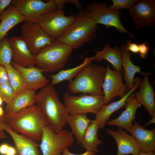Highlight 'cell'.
Returning a JSON list of instances; mask_svg holds the SVG:
<instances>
[{"label": "cell", "mask_w": 155, "mask_h": 155, "mask_svg": "<svg viewBox=\"0 0 155 155\" xmlns=\"http://www.w3.org/2000/svg\"><path fill=\"white\" fill-rule=\"evenodd\" d=\"M5 117V123L11 129L36 142L40 141L44 129L48 125L35 104Z\"/></svg>", "instance_id": "cell-1"}, {"label": "cell", "mask_w": 155, "mask_h": 155, "mask_svg": "<svg viewBox=\"0 0 155 155\" xmlns=\"http://www.w3.org/2000/svg\"><path fill=\"white\" fill-rule=\"evenodd\" d=\"M49 84L36 94V103L49 125L56 132L63 129L69 115L53 86Z\"/></svg>", "instance_id": "cell-2"}, {"label": "cell", "mask_w": 155, "mask_h": 155, "mask_svg": "<svg viewBox=\"0 0 155 155\" xmlns=\"http://www.w3.org/2000/svg\"><path fill=\"white\" fill-rule=\"evenodd\" d=\"M75 22L56 40L71 46L73 49L81 47L96 37L97 24L90 18L85 8L79 9Z\"/></svg>", "instance_id": "cell-3"}, {"label": "cell", "mask_w": 155, "mask_h": 155, "mask_svg": "<svg viewBox=\"0 0 155 155\" xmlns=\"http://www.w3.org/2000/svg\"><path fill=\"white\" fill-rule=\"evenodd\" d=\"M106 71V67L92 63L69 82L68 92L73 94L103 95L102 86Z\"/></svg>", "instance_id": "cell-4"}, {"label": "cell", "mask_w": 155, "mask_h": 155, "mask_svg": "<svg viewBox=\"0 0 155 155\" xmlns=\"http://www.w3.org/2000/svg\"><path fill=\"white\" fill-rule=\"evenodd\" d=\"M73 50L71 46L56 40L36 55V65L45 72L58 71L64 67Z\"/></svg>", "instance_id": "cell-5"}, {"label": "cell", "mask_w": 155, "mask_h": 155, "mask_svg": "<svg viewBox=\"0 0 155 155\" xmlns=\"http://www.w3.org/2000/svg\"><path fill=\"white\" fill-rule=\"evenodd\" d=\"M75 140L67 129L56 132L48 125L44 128L39 145L42 155H61L66 148L71 146Z\"/></svg>", "instance_id": "cell-6"}, {"label": "cell", "mask_w": 155, "mask_h": 155, "mask_svg": "<svg viewBox=\"0 0 155 155\" xmlns=\"http://www.w3.org/2000/svg\"><path fill=\"white\" fill-rule=\"evenodd\" d=\"M63 104L69 115L88 113L95 115L104 105L103 95L83 94L76 96L67 92L63 95Z\"/></svg>", "instance_id": "cell-7"}, {"label": "cell", "mask_w": 155, "mask_h": 155, "mask_svg": "<svg viewBox=\"0 0 155 155\" xmlns=\"http://www.w3.org/2000/svg\"><path fill=\"white\" fill-rule=\"evenodd\" d=\"M85 9L90 18L96 24H102L107 27H114L119 32L127 34L133 37V35L123 25L119 10L111 9L106 3L96 1L89 4Z\"/></svg>", "instance_id": "cell-8"}, {"label": "cell", "mask_w": 155, "mask_h": 155, "mask_svg": "<svg viewBox=\"0 0 155 155\" xmlns=\"http://www.w3.org/2000/svg\"><path fill=\"white\" fill-rule=\"evenodd\" d=\"M75 20V16H67L63 9L58 8L41 16L37 22L48 35L57 40Z\"/></svg>", "instance_id": "cell-9"}, {"label": "cell", "mask_w": 155, "mask_h": 155, "mask_svg": "<svg viewBox=\"0 0 155 155\" xmlns=\"http://www.w3.org/2000/svg\"><path fill=\"white\" fill-rule=\"evenodd\" d=\"M21 32L22 37L34 55L56 40L48 35L37 22H25L22 26Z\"/></svg>", "instance_id": "cell-10"}, {"label": "cell", "mask_w": 155, "mask_h": 155, "mask_svg": "<svg viewBox=\"0 0 155 155\" xmlns=\"http://www.w3.org/2000/svg\"><path fill=\"white\" fill-rule=\"evenodd\" d=\"M11 4L26 22H37L41 16L57 9L54 0H13Z\"/></svg>", "instance_id": "cell-11"}, {"label": "cell", "mask_w": 155, "mask_h": 155, "mask_svg": "<svg viewBox=\"0 0 155 155\" xmlns=\"http://www.w3.org/2000/svg\"><path fill=\"white\" fill-rule=\"evenodd\" d=\"M136 30L155 24V1L137 0L129 9Z\"/></svg>", "instance_id": "cell-12"}, {"label": "cell", "mask_w": 155, "mask_h": 155, "mask_svg": "<svg viewBox=\"0 0 155 155\" xmlns=\"http://www.w3.org/2000/svg\"><path fill=\"white\" fill-rule=\"evenodd\" d=\"M127 89L122 81L121 71L115 69H111L107 65L102 86L104 104H108L115 97H122L127 93Z\"/></svg>", "instance_id": "cell-13"}, {"label": "cell", "mask_w": 155, "mask_h": 155, "mask_svg": "<svg viewBox=\"0 0 155 155\" xmlns=\"http://www.w3.org/2000/svg\"><path fill=\"white\" fill-rule=\"evenodd\" d=\"M11 64L20 73L26 84L27 90L36 91L45 87L51 83V80L45 77L43 74L44 70L34 66L25 67L14 62Z\"/></svg>", "instance_id": "cell-14"}, {"label": "cell", "mask_w": 155, "mask_h": 155, "mask_svg": "<svg viewBox=\"0 0 155 155\" xmlns=\"http://www.w3.org/2000/svg\"><path fill=\"white\" fill-rule=\"evenodd\" d=\"M9 40L13 62L25 67L36 65V55L31 53L21 36H13Z\"/></svg>", "instance_id": "cell-15"}, {"label": "cell", "mask_w": 155, "mask_h": 155, "mask_svg": "<svg viewBox=\"0 0 155 155\" xmlns=\"http://www.w3.org/2000/svg\"><path fill=\"white\" fill-rule=\"evenodd\" d=\"M3 129L11 137L16 151V155H42L37 142L17 133L11 129L5 123Z\"/></svg>", "instance_id": "cell-16"}, {"label": "cell", "mask_w": 155, "mask_h": 155, "mask_svg": "<svg viewBox=\"0 0 155 155\" xmlns=\"http://www.w3.org/2000/svg\"><path fill=\"white\" fill-rule=\"evenodd\" d=\"M106 133L111 135L116 142L118 149L116 155H138L140 150L136 141L123 129L119 127L115 131L107 129Z\"/></svg>", "instance_id": "cell-17"}, {"label": "cell", "mask_w": 155, "mask_h": 155, "mask_svg": "<svg viewBox=\"0 0 155 155\" xmlns=\"http://www.w3.org/2000/svg\"><path fill=\"white\" fill-rule=\"evenodd\" d=\"M142 80L141 78L137 77L134 80L133 87L124 96L118 100L104 105L95 114V119L98 123L99 129H102L104 127L113 113L125 105L128 98L140 86Z\"/></svg>", "instance_id": "cell-18"}, {"label": "cell", "mask_w": 155, "mask_h": 155, "mask_svg": "<svg viewBox=\"0 0 155 155\" xmlns=\"http://www.w3.org/2000/svg\"><path fill=\"white\" fill-rule=\"evenodd\" d=\"M125 110L117 118L107 121V125H113L125 129L129 133L134 120L137 108L141 105L137 101L134 94H131L127 99Z\"/></svg>", "instance_id": "cell-19"}, {"label": "cell", "mask_w": 155, "mask_h": 155, "mask_svg": "<svg viewBox=\"0 0 155 155\" xmlns=\"http://www.w3.org/2000/svg\"><path fill=\"white\" fill-rule=\"evenodd\" d=\"M129 133L135 140L140 151L144 152L155 151V129H146L134 121Z\"/></svg>", "instance_id": "cell-20"}, {"label": "cell", "mask_w": 155, "mask_h": 155, "mask_svg": "<svg viewBox=\"0 0 155 155\" xmlns=\"http://www.w3.org/2000/svg\"><path fill=\"white\" fill-rule=\"evenodd\" d=\"M149 73L144 75L140 85V89L135 92L134 96L137 101L144 106L152 117L155 115V93L149 81Z\"/></svg>", "instance_id": "cell-21"}, {"label": "cell", "mask_w": 155, "mask_h": 155, "mask_svg": "<svg viewBox=\"0 0 155 155\" xmlns=\"http://www.w3.org/2000/svg\"><path fill=\"white\" fill-rule=\"evenodd\" d=\"M36 95L35 91L26 90L15 96L5 106V115L15 113L35 104Z\"/></svg>", "instance_id": "cell-22"}, {"label": "cell", "mask_w": 155, "mask_h": 155, "mask_svg": "<svg viewBox=\"0 0 155 155\" xmlns=\"http://www.w3.org/2000/svg\"><path fill=\"white\" fill-rule=\"evenodd\" d=\"M0 40L6 37L9 31L13 27L23 22H26L25 18L11 4L0 16Z\"/></svg>", "instance_id": "cell-23"}, {"label": "cell", "mask_w": 155, "mask_h": 155, "mask_svg": "<svg viewBox=\"0 0 155 155\" xmlns=\"http://www.w3.org/2000/svg\"><path fill=\"white\" fill-rule=\"evenodd\" d=\"M122 52L121 49L117 46L112 48L107 43L101 51H96L95 55L92 57V61L100 62L105 60L110 63L117 70L122 71L121 64Z\"/></svg>", "instance_id": "cell-24"}, {"label": "cell", "mask_w": 155, "mask_h": 155, "mask_svg": "<svg viewBox=\"0 0 155 155\" xmlns=\"http://www.w3.org/2000/svg\"><path fill=\"white\" fill-rule=\"evenodd\" d=\"M92 120L86 114H69L68 115L67 124L70 127L71 132L75 136L78 144L80 145L85 132Z\"/></svg>", "instance_id": "cell-25"}, {"label": "cell", "mask_w": 155, "mask_h": 155, "mask_svg": "<svg viewBox=\"0 0 155 155\" xmlns=\"http://www.w3.org/2000/svg\"><path fill=\"white\" fill-rule=\"evenodd\" d=\"M121 49L122 52L121 64L124 70V78L127 88L130 90L134 85V78L135 73L139 72L144 76L148 73L142 72L140 66L135 65L133 63L130 59L129 52L125 46L122 45Z\"/></svg>", "instance_id": "cell-26"}, {"label": "cell", "mask_w": 155, "mask_h": 155, "mask_svg": "<svg viewBox=\"0 0 155 155\" xmlns=\"http://www.w3.org/2000/svg\"><path fill=\"white\" fill-rule=\"evenodd\" d=\"M99 125L95 119L92 120L86 130L80 144L81 147L86 151L98 153L99 151L98 146L102 144L97 135Z\"/></svg>", "instance_id": "cell-27"}, {"label": "cell", "mask_w": 155, "mask_h": 155, "mask_svg": "<svg viewBox=\"0 0 155 155\" xmlns=\"http://www.w3.org/2000/svg\"><path fill=\"white\" fill-rule=\"evenodd\" d=\"M92 57H86L80 65L74 67L61 70L56 74L48 75L51 79V84L53 86L65 81H71L86 66L92 61Z\"/></svg>", "instance_id": "cell-28"}, {"label": "cell", "mask_w": 155, "mask_h": 155, "mask_svg": "<svg viewBox=\"0 0 155 155\" xmlns=\"http://www.w3.org/2000/svg\"><path fill=\"white\" fill-rule=\"evenodd\" d=\"M4 66L8 74L9 84L12 88L15 96L27 90L25 82L19 72L11 64Z\"/></svg>", "instance_id": "cell-29"}, {"label": "cell", "mask_w": 155, "mask_h": 155, "mask_svg": "<svg viewBox=\"0 0 155 155\" xmlns=\"http://www.w3.org/2000/svg\"><path fill=\"white\" fill-rule=\"evenodd\" d=\"M12 51L9 38L5 37L0 40V65L10 64Z\"/></svg>", "instance_id": "cell-30"}, {"label": "cell", "mask_w": 155, "mask_h": 155, "mask_svg": "<svg viewBox=\"0 0 155 155\" xmlns=\"http://www.w3.org/2000/svg\"><path fill=\"white\" fill-rule=\"evenodd\" d=\"M15 95L13 91L9 84H0V97L6 104H8Z\"/></svg>", "instance_id": "cell-31"}, {"label": "cell", "mask_w": 155, "mask_h": 155, "mask_svg": "<svg viewBox=\"0 0 155 155\" xmlns=\"http://www.w3.org/2000/svg\"><path fill=\"white\" fill-rule=\"evenodd\" d=\"M137 0H111L113 4L109 6L112 9L119 10L122 9L130 8Z\"/></svg>", "instance_id": "cell-32"}, {"label": "cell", "mask_w": 155, "mask_h": 155, "mask_svg": "<svg viewBox=\"0 0 155 155\" xmlns=\"http://www.w3.org/2000/svg\"><path fill=\"white\" fill-rule=\"evenodd\" d=\"M138 45L140 57L142 59L146 58L148 55L149 47L148 43L145 41Z\"/></svg>", "instance_id": "cell-33"}, {"label": "cell", "mask_w": 155, "mask_h": 155, "mask_svg": "<svg viewBox=\"0 0 155 155\" xmlns=\"http://www.w3.org/2000/svg\"><path fill=\"white\" fill-rule=\"evenodd\" d=\"M0 84H9L7 71L4 66L3 65H0Z\"/></svg>", "instance_id": "cell-34"}, {"label": "cell", "mask_w": 155, "mask_h": 155, "mask_svg": "<svg viewBox=\"0 0 155 155\" xmlns=\"http://www.w3.org/2000/svg\"><path fill=\"white\" fill-rule=\"evenodd\" d=\"M125 46L127 49L134 53H139L138 45L135 42H133L129 40L127 41Z\"/></svg>", "instance_id": "cell-35"}, {"label": "cell", "mask_w": 155, "mask_h": 155, "mask_svg": "<svg viewBox=\"0 0 155 155\" xmlns=\"http://www.w3.org/2000/svg\"><path fill=\"white\" fill-rule=\"evenodd\" d=\"M12 0H0V16L12 3Z\"/></svg>", "instance_id": "cell-36"}, {"label": "cell", "mask_w": 155, "mask_h": 155, "mask_svg": "<svg viewBox=\"0 0 155 155\" xmlns=\"http://www.w3.org/2000/svg\"><path fill=\"white\" fill-rule=\"evenodd\" d=\"M96 153L94 152L86 151L85 153L81 154H75L71 152L68 148H65L61 155H96Z\"/></svg>", "instance_id": "cell-37"}, {"label": "cell", "mask_w": 155, "mask_h": 155, "mask_svg": "<svg viewBox=\"0 0 155 155\" xmlns=\"http://www.w3.org/2000/svg\"><path fill=\"white\" fill-rule=\"evenodd\" d=\"M5 122V116L0 117V140L5 139L6 137L5 131L3 128V125Z\"/></svg>", "instance_id": "cell-38"}, {"label": "cell", "mask_w": 155, "mask_h": 155, "mask_svg": "<svg viewBox=\"0 0 155 155\" xmlns=\"http://www.w3.org/2000/svg\"><path fill=\"white\" fill-rule=\"evenodd\" d=\"M9 146L6 143H3L0 145V154L5 155Z\"/></svg>", "instance_id": "cell-39"}, {"label": "cell", "mask_w": 155, "mask_h": 155, "mask_svg": "<svg viewBox=\"0 0 155 155\" xmlns=\"http://www.w3.org/2000/svg\"><path fill=\"white\" fill-rule=\"evenodd\" d=\"M16 151L15 147L9 145L5 155H16Z\"/></svg>", "instance_id": "cell-40"}, {"label": "cell", "mask_w": 155, "mask_h": 155, "mask_svg": "<svg viewBox=\"0 0 155 155\" xmlns=\"http://www.w3.org/2000/svg\"><path fill=\"white\" fill-rule=\"evenodd\" d=\"M138 155H155V154L153 152H144L140 151Z\"/></svg>", "instance_id": "cell-41"}, {"label": "cell", "mask_w": 155, "mask_h": 155, "mask_svg": "<svg viewBox=\"0 0 155 155\" xmlns=\"http://www.w3.org/2000/svg\"><path fill=\"white\" fill-rule=\"evenodd\" d=\"M152 119L146 124L144 125L142 127H144L146 126L152 124H154L155 123V115L152 117Z\"/></svg>", "instance_id": "cell-42"}, {"label": "cell", "mask_w": 155, "mask_h": 155, "mask_svg": "<svg viewBox=\"0 0 155 155\" xmlns=\"http://www.w3.org/2000/svg\"><path fill=\"white\" fill-rule=\"evenodd\" d=\"M5 116V111L3 110L2 107L0 106V117Z\"/></svg>", "instance_id": "cell-43"}, {"label": "cell", "mask_w": 155, "mask_h": 155, "mask_svg": "<svg viewBox=\"0 0 155 155\" xmlns=\"http://www.w3.org/2000/svg\"><path fill=\"white\" fill-rule=\"evenodd\" d=\"M3 101L2 98L0 97V106H1L2 105Z\"/></svg>", "instance_id": "cell-44"}, {"label": "cell", "mask_w": 155, "mask_h": 155, "mask_svg": "<svg viewBox=\"0 0 155 155\" xmlns=\"http://www.w3.org/2000/svg\"><path fill=\"white\" fill-rule=\"evenodd\" d=\"M0 155H1L0 154Z\"/></svg>", "instance_id": "cell-45"}, {"label": "cell", "mask_w": 155, "mask_h": 155, "mask_svg": "<svg viewBox=\"0 0 155 155\" xmlns=\"http://www.w3.org/2000/svg\"></svg>", "instance_id": "cell-46"}]
</instances>
